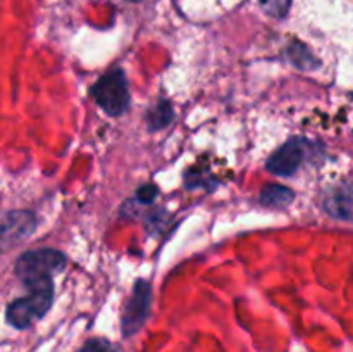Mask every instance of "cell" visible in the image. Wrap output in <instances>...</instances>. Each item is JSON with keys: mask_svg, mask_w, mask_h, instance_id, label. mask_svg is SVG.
<instances>
[{"mask_svg": "<svg viewBox=\"0 0 353 352\" xmlns=\"http://www.w3.org/2000/svg\"><path fill=\"white\" fill-rule=\"evenodd\" d=\"M26 286L30 289V295L14 300L7 307V321L17 330H24L37 320L43 317V314L50 309L52 299H54L52 278L40 280Z\"/></svg>", "mask_w": 353, "mask_h": 352, "instance_id": "cell-1", "label": "cell"}, {"mask_svg": "<svg viewBox=\"0 0 353 352\" xmlns=\"http://www.w3.org/2000/svg\"><path fill=\"white\" fill-rule=\"evenodd\" d=\"M78 352H117V347L105 338H93L86 342Z\"/></svg>", "mask_w": 353, "mask_h": 352, "instance_id": "cell-10", "label": "cell"}, {"mask_svg": "<svg viewBox=\"0 0 353 352\" xmlns=\"http://www.w3.org/2000/svg\"><path fill=\"white\" fill-rule=\"evenodd\" d=\"M290 0H262V6L272 16H285Z\"/></svg>", "mask_w": 353, "mask_h": 352, "instance_id": "cell-11", "label": "cell"}, {"mask_svg": "<svg viewBox=\"0 0 353 352\" xmlns=\"http://www.w3.org/2000/svg\"><path fill=\"white\" fill-rule=\"evenodd\" d=\"M95 100L109 116H121L130 106V90H128L126 76L121 69H114L103 75L97 83Z\"/></svg>", "mask_w": 353, "mask_h": 352, "instance_id": "cell-3", "label": "cell"}, {"mask_svg": "<svg viewBox=\"0 0 353 352\" xmlns=\"http://www.w3.org/2000/svg\"><path fill=\"white\" fill-rule=\"evenodd\" d=\"M172 116H174V113H172L171 104H169L168 100H162V102H159L157 106H154L150 110H148L147 114L148 130L152 131L162 130V128H165L169 123H171Z\"/></svg>", "mask_w": 353, "mask_h": 352, "instance_id": "cell-8", "label": "cell"}, {"mask_svg": "<svg viewBox=\"0 0 353 352\" xmlns=\"http://www.w3.org/2000/svg\"><path fill=\"white\" fill-rule=\"evenodd\" d=\"M295 193L281 185H268L261 193V202L268 207H286L293 202Z\"/></svg>", "mask_w": 353, "mask_h": 352, "instance_id": "cell-7", "label": "cell"}, {"mask_svg": "<svg viewBox=\"0 0 353 352\" xmlns=\"http://www.w3.org/2000/svg\"><path fill=\"white\" fill-rule=\"evenodd\" d=\"M138 200L143 204H152L154 202V199L157 197V186L155 185H143L140 190H138L137 193Z\"/></svg>", "mask_w": 353, "mask_h": 352, "instance_id": "cell-12", "label": "cell"}, {"mask_svg": "<svg viewBox=\"0 0 353 352\" xmlns=\"http://www.w3.org/2000/svg\"><path fill=\"white\" fill-rule=\"evenodd\" d=\"M150 304H152V290L145 280L137 282L133 290V295L128 300L126 307H124L123 314V335L124 337H133L143 323L147 321L148 314H150Z\"/></svg>", "mask_w": 353, "mask_h": 352, "instance_id": "cell-4", "label": "cell"}, {"mask_svg": "<svg viewBox=\"0 0 353 352\" xmlns=\"http://www.w3.org/2000/svg\"><path fill=\"white\" fill-rule=\"evenodd\" d=\"M65 266V255L55 248H38L21 255L16 262V273L26 285L40 280L52 278V275Z\"/></svg>", "mask_w": 353, "mask_h": 352, "instance_id": "cell-2", "label": "cell"}, {"mask_svg": "<svg viewBox=\"0 0 353 352\" xmlns=\"http://www.w3.org/2000/svg\"><path fill=\"white\" fill-rule=\"evenodd\" d=\"M34 228V216L26 211H12L3 216L2 226V242L6 247H9L14 242H19L26 238Z\"/></svg>", "mask_w": 353, "mask_h": 352, "instance_id": "cell-6", "label": "cell"}, {"mask_svg": "<svg viewBox=\"0 0 353 352\" xmlns=\"http://www.w3.org/2000/svg\"><path fill=\"white\" fill-rule=\"evenodd\" d=\"M330 211L340 217H350L353 213V188L338 190L330 200Z\"/></svg>", "mask_w": 353, "mask_h": 352, "instance_id": "cell-9", "label": "cell"}, {"mask_svg": "<svg viewBox=\"0 0 353 352\" xmlns=\"http://www.w3.org/2000/svg\"><path fill=\"white\" fill-rule=\"evenodd\" d=\"M305 148H303V140L293 138L286 141L281 148L274 152L268 161V169L272 175L278 176H292L295 175L296 169L302 166Z\"/></svg>", "mask_w": 353, "mask_h": 352, "instance_id": "cell-5", "label": "cell"}]
</instances>
